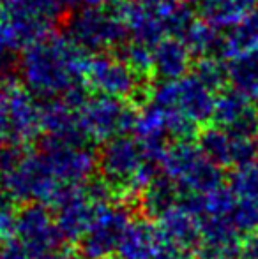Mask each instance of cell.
I'll use <instances>...</instances> for the list:
<instances>
[{
  "mask_svg": "<svg viewBox=\"0 0 258 259\" xmlns=\"http://www.w3.org/2000/svg\"><path fill=\"white\" fill-rule=\"evenodd\" d=\"M0 184H2V162H0Z\"/></svg>",
  "mask_w": 258,
  "mask_h": 259,
  "instance_id": "cell-40",
  "label": "cell"
},
{
  "mask_svg": "<svg viewBox=\"0 0 258 259\" xmlns=\"http://www.w3.org/2000/svg\"><path fill=\"white\" fill-rule=\"evenodd\" d=\"M212 120L216 125L253 138L258 125L256 106L234 87L223 89L216 94Z\"/></svg>",
  "mask_w": 258,
  "mask_h": 259,
  "instance_id": "cell-17",
  "label": "cell"
},
{
  "mask_svg": "<svg viewBox=\"0 0 258 259\" xmlns=\"http://www.w3.org/2000/svg\"><path fill=\"white\" fill-rule=\"evenodd\" d=\"M2 184L6 196L18 203H43L52 205L64 191L41 148L7 145L0 148Z\"/></svg>",
  "mask_w": 258,
  "mask_h": 259,
  "instance_id": "cell-2",
  "label": "cell"
},
{
  "mask_svg": "<svg viewBox=\"0 0 258 259\" xmlns=\"http://www.w3.org/2000/svg\"><path fill=\"white\" fill-rule=\"evenodd\" d=\"M43 259H82V257H80V254H75L67 249H57V250H53V252H50L48 256H45Z\"/></svg>",
  "mask_w": 258,
  "mask_h": 259,
  "instance_id": "cell-38",
  "label": "cell"
},
{
  "mask_svg": "<svg viewBox=\"0 0 258 259\" xmlns=\"http://www.w3.org/2000/svg\"><path fill=\"white\" fill-rule=\"evenodd\" d=\"M188 256H190V254H186L184 250H180V249H177V247L166 243L165 249L158 254V257L156 259H188Z\"/></svg>",
  "mask_w": 258,
  "mask_h": 259,
  "instance_id": "cell-35",
  "label": "cell"
},
{
  "mask_svg": "<svg viewBox=\"0 0 258 259\" xmlns=\"http://www.w3.org/2000/svg\"><path fill=\"white\" fill-rule=\"evenodd\" d=\"M242 233L230 217H202L198 254L202 259H234L239 256Z\"/></svg>",
  "mask_w": 258,
  "mask_h": 259,
  "instance_id": "cell-18",
  "label": "cell"
},
{
  "mask_svg": "<svg viewBox=\"0 0 258 259\" xmlns=\"http://www.w3.org/2000/svg\"><path fill=\"white\" fill-rule=\"evenodd\" d=\"M223 167L214 164L198 143L173 141L161 159V173L177 185L180 198L202 196L223 185Z\"/></svg>",
  "mask_w": 258,
  "mask_h": 259,
  "instance_id": "cell-3",
  "label": "cell"
},
{
  "mask_svg": "<svg viewBox=\"0 0 258 259\" xmlns=\"http://www.w3.org/2000/svg\"><path fill=\"white\" fill-rule=\"evenodd\" d=\"M228 78L232 87L258 108V50L232 58L228 62Z\"/></svg>",
  "mask_w": 258,
  "mask_h": 259,
  "instance_id": "cell-24",
  "label": "cell"
},
{
  "mask_svg": "<svg viewBox=\"0 0 258 259\" xmlns=\"http://www.w3.org/2000/svg\"><path fill=\"white\" fill-rule=\"evenodd\" d=\"M90 55L67 34L52 32L21 52L20 76L23 85L41 99H57L87 87L85 72Z\"/></svg>",
  "mask_w": 258,
  "mask_h": 259,
  "instance_id": "cell-1",
  "label": "cell"
},
{
  "mask_svg": "<svg viewBox=\"0 0 258 259\" xmlns=\"http://www.w3.org/2000/svg\"><path fill=\"white\" fill-rule=\"evenodd\" d=\"M138 111H134L129 101L115 99L108 96L87 97L80 106V129L87 141L106 143L114 138L133 133Z\"/></svg>",
  "mask_w": 258,
  "mask_h": 259,
  "instance_id": "cell-7",
  "label": "cell"
},
{
  "mask_svg": "<svg viewBox=\"0 0 258 259\" xmlns=\"http://www.w3.org/2000/svg\"><path fill=\"white\" fill-rule=\"evenodd\" d=\"M166 243L156 222L138 217L129 222L115 256L117 259H156Z\"/></svg>",
  "mask_w": 258,
  "mask_h": 259,
  "instance_id": "cell-20",
  "label": "cell"
},
{
  "mask_svg": "<svg viewBox=\"0 0 258 259\" xmlns=\"http://www.w3.org/2000/svg\"><path fill=\"white\" fill-rule=\"evenodd\" d=\"M39 148L62 187L89 184L97 171V154L90 147H87V141L64 143V141L41 138Z\"/></svg>",
  "mask_w": 258,
  "mask_h": 259,
  "instance_id": "cell-12",
  "label": "cell"
},
{
  "mask_svg": "<svg viewBox=\"0 0 258 259\" xmlns=\"http://www.w3.org/2000/svg\"><path fill=\"white\" fill-rule=\"evenodd\" d=\"M20 52L11 28L9 18L4 11H0V81L11 79L9 74L14 69V53Z\"/></svg>",
  "mask_w": 258,
  "mask_h": 259,
  "instance_id": "cell-30",
  "label": "cell"
},
{
  "mask_svg": "<svg viewBox=\"0 0 258 259\" xmlns=\"http://www.w3.org/2000/svg\"><path fill=\"white\" fill-rule=\"evenodd\" d=\"M147 2L151 4L152 7H156L159 13H165V11H168V9H172V7L182 4L184 0H147Z\"/></svg>",
  "mask_w": 258,
  "mask_h": 259,
  "instance_id": "cell-37",
  "label": "cell"
},
{
  "mask_svg": "<svg viewBox=\"0 0 258 259\" xmlns=\"http://www.w3.org/2000/svg\"><path fill=\"white\" fill-rule=\"evenodd\" d=\"M41 136V104L25 85L0 81V148L27 147Z\"/></svg>",
  "mask_w": 258,
  "mask_h": 259,
  "instance_id": "cell-4",
  "label": "cell"
},
{
  "mask_svg": "<svg viewBox=\"0 0 258 259\" xmlns=\"http://www.w3.org/2000/svg\"><path fill=\"white\" fill-rule=\"evenodd\" d=\"M202 20L216 28H230L242 16L248 14L241 0H200Z\"/></svg>",
  "mask_w": 258,
  "mask_h": 259,
  "instance_id": "cell-27",
  "label": "cell"
},
{
  "mask_svg": "<svg viewBox=\"0 0 258 259\" xmlns=\"http://www.w3.org/2000/svg\"><path fill=\"white\" fill-rule=\"evenodd\" d=\"M193 74L200 81H203L210 90L214 92H221L230 81L228 78V64L221 60V57H202L196 60L193 67Z\"/></svg>",
  "mask_w": 258,
  "mask_h": 259,
  "instance_id": "cell-28",
  "label": "cell"
},
{
  "mask_svg": "<svg viewBox=\"0 0 258 259\" xmlns=\"http://www.w3.org/2000/svg\"><path fill=\"white\" fill-rule=\"evenodd\" d=\"M165 240L170 245L184 250L186 254L198 252L202 236V217L182 199L156 217Z\"/></svg>",
  "mask_w": 258,
  "mask_h": 259,
  "instance_id": "cell-16",
  "label": "cell"
},
{
  "mask_svg": "<svg viewBox=\"0 0 258 259\" xmlns=\"http://www.w3.org/2000/svg\"><path fill=\"white\" fill-rule=\"evenodd\" d=\"M0 259H32L30 254L25 250V247L16 238L9 243L0 247Z\"/></svg>",
  "mask_w": 258,
  "mask_h": 259,
  "instance_id": "cell-34",
  "label": "cell"
},
{
  "mask_svg": "<svg viewBox=\"0 0 258 259\" xmlns=\"http://www.w3.org/2000/svg\"><path fill=\"white\" fill-rule=\"evenodd\" d=\"M147 162L156 160L149 159L140 141L129 134L103 143L97 154V171L103 182L112 191H121L126 199H138L136 180Z\"/></svg>",
  "mask_w": 258,
  "mask_h": 259,
  "instance_id": "cell-6",
  "label": "cell"
},
{
  "mask_svg": "<svg viewBox=\"0 0 258 259\" xmlns=\"http://www.w3.org/2000/svg\"><path fill=\"white\" fill-rule=\"evenodd\" d=\"M0 2H4V0H0Z\"/></svg>",
  "mask_w": 258,
  "mask_h": 259,
  "instance_id": "cell-41",
  "label": "cell"
},
{
  "mask_svg": "<svg viewBox=\"0 0 258 259\" xmlns=\"http://www.w3.org/2000/svg\"><path fill=\"white\" fill-rule=\"evenodd\" d=\"M239 259H258V229L242 236Z\"/></svg>",
  "mask_w": 258,
  "mask_h": 259,
  "instance_id": "cell-33",
  "label": "cell"
},
{
  "mask_svg": "<svg viewBox=\"0 0 258 259\" xmlns=\"http://www.w3.org/2000/svg\"><path fill=\"white\" fill-rule=\"evenodd\" d=\"M16 240L32 259H43L60 249V243L64 242L57 228L53 210L43 203H27L18 210Z\"/></svg>",
  "mask_w": 258,
  "mask_h": 259,
  "instance_id": "cell-13",
  "label": "cell"
},
{
  "mask_svg": "<svg viewBox=\"0 0 258 259\" xmlns=\"http://www.w3.org/2000/svg\"><path fill=\"white\" fill-rule=\"evenodd\" d=\"M114 11L128 28L131 41L154 48L168 37L163 14L147 0H117Z\"/></svg>",
  "mask_w": 258,
  "mask_h": 259,
  "instance_id": "cell-15",
  "label": "cell"
},
{
  "mask_svg": "<svg viewBox=\"0 0 258 259\" xmlns=\"http://www.w3.org/2000/svg\"><path fill=\"white\" fill-rule=\"evenodd\" d=\"M253 140H255V145H256V152H258V125H256V131H255V136H253Z\"/></svg>",
  "mask_w": 258,
  "mask_h": 259,
  "instance_id": "cell-39",
  "label": "cell"
},
{
  "mask_svg": "<svg viewBox=\"0 0 258 259\" xmlns=\"http://www.w3.org/2000/svg\"><path fill=\"white\" fill-rule=\"evenodd\" d=\"M202 152L219 167H235L256 157V145L251 136L237 134L221 125L205 127L196 136Z\"/></svg>",
  "mask_w": 258,
  "mask_h": 259,
  "instance_id": "cell-14",
  "label": "cell"
},
{
  "mask_svg": "<svg viewBox=\"0 0 258 259\" xmlns=\"http://www.w3.org/2000/svg\"><path fill=\"white\" fill-rule=\"evenodd\" d=\"M117 0H69V4H78L80 7H94V9H104Z\"/></svg>",
  "mask_w": 258,
  "mask_h": 259,
  "instance_id": "cell-36",
  "label": "cell"
},
{
  "mask_svg": "<svg viewBox=\"0 0 258 259\" xmlns=\"http://www.w3.org/2000/svg\"><path fill=\"white\" fill-rule=\"evenodd\" d=\"M67 35L87 53L110 52L124 46L129 32L115 11L80 7L67 20Z\"/></svg>",
  "mask_w": 258,
  "mask_h": 259,
  "instance_id": "cell-8",
  "label": "cell"
},
{
  "mask_svg": "<svg viewBox=\"0 0 258 259\" xmlns=\"http://www.w3.org/2000/svg\"><path fill=\"white\" fill-rule=\"evenodd\" d=\"M85 83L99 96L131 101L141 90V76L122 57L110 52L94 53L89 58Z\"/></svg>",
  "mask_w": 258,
  "mask_h": 259,
  "instance_id": "cell-10",
  "label": "cell"
},
{
  "mask_svg": "<svg viewBox=\"0 0 258 259\" xmlns=\"http://www.w3.org/2000/svg\"><path fill=\"white\" fill-rule=\"evenodd\" d=\"M69 0H4V13L13 21L53 32V25L65 14Z\"/></svg>",
  "mask_w": 258,
  "mask_h": 259,
  "instance_id": "cell-21",
  "label": "cell"
},
{
  "mask_svg": "<svg viewBox=\"0 0 258 259\" xmlns=\"http://www.w3.org/2000/svg\"><path fill=\"white\" fill-rule=\"evenodd\" d=\"M258 50V9L242 16L223 35V58H232Z\"/></svg>",
  "mask_w": 258,
  "mask_h": 259,
  "instance_id": "cell-23",
  "label": "cell"
},
{
  "mask_svg": "<svg viewBox=\"0 0 258 259\" xmlns=\"http://www.w3.org/2000/svg\"><path fill=\"white\" fill-rule=\"evenodd\" d=\"M112 189L104 182L65 187L52 203L57 228L67 243H80L94 217L106 203H110Z\"/></svg>",
  "mask_w": 258,
  "mask_h": 259,
  "instance_id": "cell-5",
  "label": "cell"
},
{
  "mask_svg": "<svg viewBox=\"0 0 258 259\" xmlns=\"http://www.w3.org/2000/svg\"><path fill=\"white\" fill-rule=\"evenodd\" d=\"M228 187L237 198H255L258 196V159L239 164L228 177Z\"/></svg>",
  "mask_w": 258,
  "mask_h": 259,
  "instance_id": "cell-29",
  "label": "cell"
},
{
  "mask_svg": "<svg viewBox=\"0 0 258 259\" xmlns=\"http://www.w3.org/2000/svg\"><path fill=\"white\" fill-rule=\"evenodd\" d=\"M18 210L11 203L0 201V247L16 238Z\"/></svg>",
  "mask_w": 258,
  "mask_h": 259,
  "instance_id": "cell-32",
  "label": "cell"
},
{
  "mask_svg": "<svg viewBox=\"0 0 258 259\" xmlns=\"http://www.w3.org/2000/svg\"><path fill=\"white\" fill-rule=\"evenodd\" d=\"M180 39L186 42L195 57L202 58L216 55L223 58V35L219 34V28L210 25L209 21L195 20Z\"/></svg>",
  "mask_w": 258,
  "mask_h": 259,
  "instance_id": "cell-25",
  "label": "cell"
},
{
  "mask_svg": "<svg viewBox=\"0 0 258 259\" xmlns=\"http://www.w3.org/2000/svg\"><path fill=\"white\" fill-rule=\"evenodd\" d=\"M133 221L128 205L124 203H106L92 224L89 226L83 238L80 240L78 254L82 259H110L117 254L121 240Z\"/></svg>",
  "mask_w": 258,
  "mask_h": 259,
  "instance_id": "cell-11",
  "label": "cell"
},
{
  "mask_svg": "<svg viewBox=\"0 0 258 259\" xmlns=\"http://www.w3.org/2000/svg\"><path fill=\"white\" fill-rule=\"evenodd\" d=\"M149 103L161 108L179 109L191 118L196 125H203L212 120L216 92L210 90L195 74H186L173 81H159L152 87Z\"/></svg>",
  "mask_w": 258,
  "mask_h": 259,
  "instance_id": "cell-9",
  "label": "cell"
},
{
  "mask_svg": "<svg viewBox=\"0 0 258 259\" xmlns=\"http://www.w3.org/2000/svg\"><path fill=\"white\" fill-rule=\"evenodd\" d=\"M140 201L145 213L151 217H158L177 201H180V192L168 177L159 173V177L141 192Z\"/></svg>",
  "mask_w": 258,
  "mask_h": 259,
  "instance_id": "cell-26",
  "label": "cell"
},
{
  "mask_svg": "<svg viewBox=\"0 0 258 259\" xmlns=\"http://www.w3.org/2000/svg\"><path fill=\"white\" fill-rule=\"evenodd\" d=\"M193 53L180 37L168 35L154 46V71L159 81H173L190 74Z\"/></svg>",
  "mask_w": 258,
  "mask_h": 259,
  "instance_id": "cell-22",
  "label": "cell"
},
{
  "mask_svg": "<svg viewBox=\"0 0 258 259\" xmlns=\"http://www.w3.org/2000/svg\"><path fill=\"white\" fill-rule=\"evenodd\" d=\"M122 58L128 62V65L141 78L152 74L154 71V48L131 41L122 48Z\"/></svg>",
  "mask_w": 258,
  "mask_h": 259,
  "instance_id": "cell-31",
  "label": "cell"
},
{
  "mask_svg": "<svg viewBox=\"0 0 258 259\" xmlns=\"http://www.w3.org/2000/svg\"><path fill=\"white\" fill-rule=\"evenodd\" d=\"M41 138L64 141V143L87 141L80 129L78 108L60 97L46 99L41 104Z\"/></svg>",
  "mask_w": 258,
  "mask_h": 259,
  "instance_id": "cell-19",
  "label": "cell"
}]
</instances>
